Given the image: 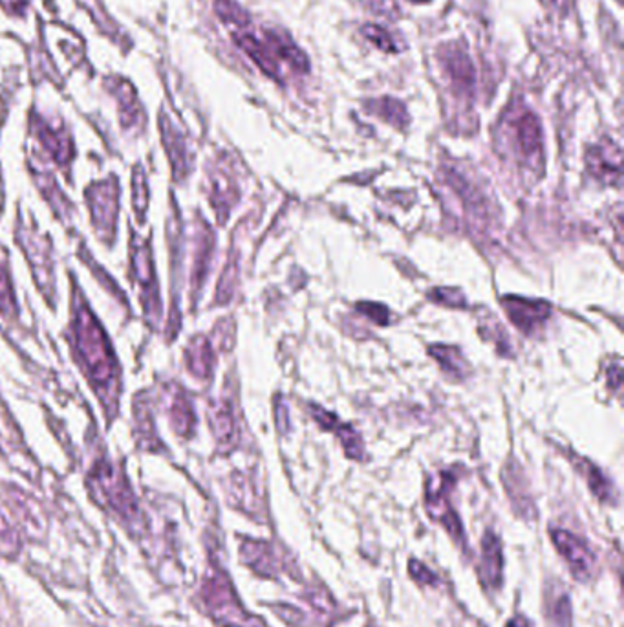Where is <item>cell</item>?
Wrapping results in <instances>:
<instances>
[{"label":"cell","instance_id":"obj_39","mask_svg":"<svg viewBox=\"0 0 624 627\" xmlns=\"http://www.w3.org/2000/svg\"><path fill=\"white\" fill-rule=\"evenodd\" d=\"M546 2H549L553 8H559V10H564L566 4H568V0H546Z\"/></svg>","mask_w":624,"mask_h":627},{"label":"cell","instance_id":"obj_3","mask_svg":"<svg viewBox=\"0 0 624 627\" xmlns=\"http://www.w3.org/2000/svg\"><path fill=\"white\" fill-rule=\"evenodd\" d=\"M200 596L204 602L205 612L209 613V617L220 626L266 627L260 618L244 609L237 593L233 589L232 580L227 578L226 573H222L220 568H216L205 578Z\"/></svg>","mask_w":624,"mask_h":627},{"label":"cell","instance_id":"obj_2","mask_svg":"<svg viewBox=\"0 0 624 627\" xmlns=\"http://www.w3.org/2000/svg\"><path fill=\"white\" fill-rule=\"evenodd\" d=\"M232 32L235 43L248 54L249 60L273 79L280 82L282 66H290L295 72H308L310 68L304 52L297 49V44L286 33L275 30L254 32L249 28V19L232 26Z\"/></svg>","mask_w":624,"mask_h":627},{"label":"cell","instance_id":"obj_11","mask_svg":"<svg viewBox=\"0 0 624 627\" xmlns=\"http://www.w3.org/2000/svg\"><path fill=\"white\" fill-rule=\"evenodd\" d=\"M240 556L243 562L262 578H275L277 574L282 573L280 557L275 554L273 545L266 541H244L240 545Z\"/></svg>","mask_w":624,"mask_h":627},{"label":"cell","instance_id":"obj_20","mask_svg":"<svg viewBox=\"0 0 624 627\" xmlns=\"http://www.w3.org/2000/svg\"><path fill=\"white\" fill-rule=\"evenodd\" d=\"M162 135L163 144L168 149L169 160L173 163L174 174L176 179H183L187 173V155H185V146H183L182 136L173 129V125L162 114Z\"/></svg>","mask_w":624,"mask_h":627},{"label":"cell","instance_id":"obj_24","mask_svg":"<svg viewBox=\"0 0 624 627\" xmlns=\"http://www.w3.org/2000/svg\"><path fill=\"white\" fill-rule=\"evenodd\" d=\"M112 93L118 96L119 104H121V118H123V125H136V119L140 116V107H138V102H136L135 93L130 88L129 83H125L123 79H116V85H114Z\"/></svg>","mask_w":624,"mask_h":627},{"label":"cell","instance_id":"obj_18","mask_svg":"<svg viewBox=\"0 0 624 627\" xmlns=\"http://www.w3.org/2000/svg\"><path fill=\"white\" fill-rule=\"evenodd\" d=\"M169 417L173 424L174 432L180 433L182 437H189L194 429V412L191 407V402L187 396L183 395L182 391H171V398H169Z\"/></svg>","mask_w":624,"mask_h":627},{"label":"cell","instance_id":"obj_26","mask_svg":"<svg viewBox=\"0 0 624 627\" xmlns=\"http://www.w3.org/2000/svg\"><path fill=\"white\" fill-rule=\"evenodd\" d=\"M587 477L588 485L592 488V492L595 493L601 501L614 503V488H612V482L603 476V471L599 470L598 466L588 465Z\"/></svg>","mask_w":624,"mask_h":627},{"label":"cell","instance_id":"obj_5","mask_svg":"<svg viewBox=\"0 0 624 627\" xmlns=\"http://www.w3.org/2000/svg\"><path fill=\"white\" fill-rule=\"evenodd\" d=\"M88 206L92 211V222L103 243H112L116 237V222L119 211V188L116 180L92 184L87 191Z\"/></svg>","mask_w":624,"mask_h":627},{"label":"cell","instance_id":"obj_15","mask_svg":"<svg viewBox=\"0 0 624 627\" xmlns=\"http://www.w3.org/2000/svg\"><path fill=\"white\" fill-rule=\"evenodd\" d=\"M515 132H517L518 147L524 158L535 160L542 158V129L537 116L529 110L518 114L515 121Z\"/></svg>","mask_w":624,"mask_h":627},{"label":"cell","instance_id":"obj_23","mask_svg":"<svg viewBox=\"0 0 624 627\" xmlns=\"http://www.w3.org/2000/svg\"><path fill=\"white\" fill-rule=\"evenodd\" d=\"M431 354L437 358L438 362L442 363V368L452 376L463 379L469 373L467 362L463 360L456 347L434 346L431 347Z\"/></svg>","mask_w":624,"mask_h":627},{"label":"cell","instance_id":"obj_21","mask_svg":"<svg viewBox=\"0 0 624 627\" xmlns=\"http://www.w3.org/2000/svg\"><path fill=\"white\" fill-rule=\"evenodd\" d=\"M211 426H213L215 437L218 438V444L224 448H232L237 440V424L233 417L232 406L227 402L218 404L211 412Z\"/></svg>","mask_w":624,"mask_h":627},{"label":"cell","instance_id":"obj_37","mask_svg":"<svg viewBox=\"0 0 624 627\" xmlns=\"http://www.w3.org/2000/svg\"><path fill=\"white\" fill-rule=\"evenodd\" d=\"M277 410H279V418H277V422H279V427H280V432L284 433L286 432V412H284V407H282V404H280V402H277Z\"/></svg>","mask_w":624,"mask_h":627},{"label":"cell","instance_id":"obj_38","mask_svg":"<svg viewBox=\"0 0 624 627\" xmlns=\"http://www.w3.org/2000/svg\"><path fill=\"white\" fill-rule=\"evenodd\" d=\"M506 627H529V623L524 617H515L507 623Z\"/></svg>","mask_w":624,"mask_h":627},{"label":"cell","instance_id":"obj_30","mask_svg":"<svg viewBox=\"0 0 624 627\" xmlns=\"http://www.w3.org/2000/svg\"><path fill=\"white\" fill-rule=\"evenodd\" d=\"M132 188H135L136 195H138L135 201L136 213H138L140 222H143V215H146L147 210V196H149V193H147L146 174H143L141 169L136 171L135 179H132Z\"/></svg>","mask_w":624,"mask_h":627},{"label":"cell","instance_id":"obj_25","mask_svg":"<svg viewBox=\"0 0 624 627\" xmlns=\"http://www.w3.org/2000/svg\"><path fill=\"white\" fill-rule=\"evenodd\" d=\"M368 107H370L372 113L381 116L396 127H405V124H407V110L396 99H377Z\"/></svg>","mask_w":624,"mask_h":627},{"label":"cell","instance_id":"obj_28","mask_svg":"<svg viewBox=\"0 0 624 627\" xmlns=\"http://www.w3.org/2000/svg\"><path fill=\"white\" fill-rule=\"evenodd\" d=\"M21 545H19V535L15 530L11 529L10 523L4 520V516L0 514V556H15Z\"/></svg>","mask_w":624,"mask_h":627},{"label":"cell","instance_id":"obj_27","mask_svg":"<svg viewBox=\"0 0 624 627\" xmlns=\"http://www.w3.org/2000/svg\"><path fill=\"white\" fill-rule=\"evenodd\" d=\"M363 35H365L370 43L376 44L377 49L383 50V52H399V46L394 41L392 35L387 32V30H383L381 26H377V24H366L363 26Z\"/></svg>","mask_w":624,"mask_h":627},{"label":"cell","instance_id":"obj_13","mask_svg":"<svg viewBox=\"0 0 624 627\" xmlns=\"http://www.w3.org/2000/svg\"><path fill=\"white\" fill-rule=\"evenodd\" d=\"M312 415L324 429L334 432L341 438L348 457L356 460L363 459V440H361L359 435H357L356 429L351 424L341 422L340 418L335 417L334 413L324 412L323 407L319 406H312Z\"/></svg>","mask_w":624,"mask_h":627},{"label":"cell","instance_id":"obj_17","mask_svg":"<svg viewBox=\"0 0 624 627\" xmlns=\"http://www.w3.org/2000/svg\"><path fill=\"white\" fill-rule=\"evenodd\" d=\"M213 365H215V354L209 341L202 336L194 338L187 351V368L191 374L196 379L207 380L213 373Z\"/></svg>","mask_w":624,"mask_h":627},{"label":"cell","instance_id":"obj_33","mask_svg":"<svg viewBox=\"0 0 624 627\" xmlns=\"http://www.w3.org/2000/svg\"><path fill=\"white\" fill-rule=\"evenodd\" d=\"M357 310L365 314L366 318H370L372 321H376L377 325H388V310L383 305L363 301V304H357Z\"/></svg>","mask_w":624,"mask_h":627},{"label":"cell","instance_id":"obj_22","mask_svg":"<svg viewBox=\"0 0 624 627\" xmlns=\"http://www.w3.org/2000/svg\"><path fill=\"white\" fill-rule=\"evenodd\" d=\"M211 254H213V235L209 230L204 227L202 235L198 237V248H196V257H194L193 266V287L196 290L204 285L205 276L209 270Z\"/></svg>","mask_w":624,"mask_h":627},{"label":"cell","instance_id":"obj_29","mask_svg":"<svg viewBox=\"0 0 624 627\" xmlns=\"http://www.w3.org/2000/svg\"><path fill=\"white\" fill-rule=\"evenodd\" d=\"M0 310L8 314V316H13L17 310L10 277H8V272H6L2 265H0Z\"/></svg>","mask_w":624,"mask_h":627},{"label":"cell","instance_id":"obj_14","mask_svg":"<svg viewBox=\"0 0 624 627\" xmlns=\"http://www.w3.org/2000/svg\"><path fill=\"white\" fill-rule=\"evenodd\" d=\"M33 130L44 149L54 157L55 162L63 163V166L71 162L74 149H72L71 136L66 135L65 130L61 127H52L39 118H33Z\"/></svg>","mask_w":624,"mask_h":627},{"label":"cell","instance_id":"obj_16","mask_svg":"<svg viewBox=\"0 0 624 627\" xmlns=\"http://www.w3.org/2000/svg\"><path fill=\"white\" fill-rule=\"evenodd\" d=\"M502 568H504V557H502L501 540L493 532H487L482 540V580L489 587H501Z\"/></svg>","mask_w":624,"mask_h":627},{"label":"cell","instance_id":"obj_7","mask_svg":"<svg viewBox=\"0 0 624 627\" xmlns=\"http://www.w3.org/2000/svg\"><path fill=\"white\" fill-rule=\"evenodd\" d=\"M132 270H135L136 281L141 288V301L146 307V314L158 323L162 304L158 296L157 276H154V265H152L151 248L143 244H136L132 252Z\"/></svg>","mask_w":624,"mask_h":627},{"label":"cell","instance_id":"obj_34","mask_svg":"<svg viewBox=\"0 0 624 627\" xmlns=\"http://www.w3.org/2000/svg\"><path fill=\"white\" fill-rule=\"evenodd\" d=\"M410 576L420 582L423 585H434L437 584V576L429 571V568L420 562H410Z\"/></svg>","mask_w":624,"mask_h":627},{"label":"cell","instance_id":"obj_10","mask_svg":"<svg viewBox=\"0 0 624 627\" xmlns=\"http://www.w3.org/2000/svg\"><path fill=\"white\" fill-rule=\"evenodd\" d=\"M588 169L595 179L604 184L620 185L621 149L615 144H603L590 149L587 157Z\"/></svg>","mask_w":624,"mask_h":627},{"label":"cell","instance_id":"obj_35","mask_svg":"<svg viewBox=\"0 0 624 627\" xmlns=\"http://www.w3.org/2000/svg\"><path fill=\"white\" fill-rule=\"evenodd\" d=\"M553 620L560 627H566V624L570 620V598L568 596H562L557 602V606L553 609Z\"/></svg>","mask_w":624,"mask_h":627},{"label":"cell","instance_id":"obj_19","mask_svg":"<svg viewBox=\"0 0 624 627\" xmlns=\"http://www.w3.org/2000/svg\"><path fill=\"white\" fill-rule=\"evenodd\" d=\"M238 191L229 179V174L224 171L213 177V191H211V202L215 206L216 213L220 216V221H226L227 213L232 210L233 204L237 202Z\"/></svg>","mask_w":624,"mask_h":627},{"label":"cell","instance_id":"obj_4","mask_svg":"<svg viewBox=\"0 0 624 627\" xmlns=\"http://www.w3.org/2000/svg\"><path fill=\"white\" fill-rule=\"evenodd\" d=\"M92 487L101 496L108 509L114 510L125 523L136 524L138 521V507L135 493L121 471L116 470L107 460H103L92 470Z\"/></svg>","mask_w":624,"mask_h":627},{"label":"cell","instance_id":"obj_12","mask_svg":"<svg viewBox=\"0 0 624 627\" xmlns=\"http://www.w3.org/2000/svg\"><path fill=\"white\" fill-rule=\"evenodd\" d=\"M442 63L445 66L447 76L451 79V87L458 94H471L474 91V66L473 61L469 60L465 50L460 46H447L445 54L442 55Z\"/></svg>","mask_w":624,"mask_h":627},{"label":"cell","instance_id":"obj_6","mask_svg":"<svg viewBox=\"0 0 624 627\" xmlns=\"http://www.w3.org/2000/svg\"><path fill=\"white\" fill-rule=\"evenodd\" d=\"M19 243L22 244L28 259L32 263L37 287L43 290L44 296L54 298V272H52L54 268L50 257V244L39 237V233L33 227L26 226H19Z\"/></svg>","mask_w":624,"mask_h":627},{"label":"cell","instance_id":"obj_1","mask_svg":"<svg viewBox=\"0 0 624 627\" xmlns=\"http://www.w3.org/2000/svg\"><path fill=\"white\" fill-rule=\"evenodd\" d=\"M72 336H74V351L77 362L88 374L97 396L101 398L103 406H107L110 418L116 413V401L119 391V365L114 357L112 347L103 332L101 327L94 318L92 310L83 304L77 296V307L74 305V319H72Z\"/></svg>","mask_w":624,"mask_h":627},{"label":"cell","instance_id":"obj_32","mask_svg":"<svg viewBox=\"0 0 624 627\" xmlns=\"http://www.w3.org/2000/svg\"><path fill=\"white\" fill-rule=\"evenodd\" d=\"M235 277H237V265L232 263L227 265L226 272H224V277L220 279V287H218V304H227L229 298H232L233 288H235Z\"/></svg>","mask_w":624,"mask_h":627},{"label":"cell","instance_id":"obj_31","mask_svg":"<svg viewBox=\"0 0 624 627\" xmlns=\"http://www.w3.org/2000/svg\"><path fill=\"white\" fill-rule=\"evenodd\" d=\"M432 301L437 304L445 305V307H451V309H462L465 307V298L458 290H451V288H437L431 293Z\"/></svg>","mask_w":624,"mask_h":627},{"label":"cell","instance_id":"obj_9","mask_svg":"<svg viewBox=\"0 0 624 627\" xmlns=\"http://www.w3.org/2000/svg\"><path fill=\"white\" fill-rule=\"evenodd\" d=\"M502 307L512 319V323L517 325L518 330H523L524 334L528 336L535 334L551 316V305L538 299L506 296L502 298Z\"/></svg>","mask_w":624,"mask_h":627},{"label":"cell","instance_id":"obj_8","mask_svg":"<svg viewBox=\"0 0 624 627\" xmlns=\"http://www.w3.org/2000/svg\"><path fill=\"white\" fill-rule=\"evenodd\" d=\"M551 540H553L557 551L562 554L566 563H568L571 574L577 580L590 578V574H592L593 567H595V556L590 551V546L581 538H577L575 534H571L568 530H551Z\"/></svg>","mask_w":624,"mask_h":627},{"label":"cell","instance_id":"obj_36","mask_svg":"<svg viewBox=\"0 0 624 627\" xmlns=\"http://www.w3.org/2000/svg\"><path fill=\"white\" fill-rule=\"evenodd\" d=\"M0 4L4 6L6 10L11 11V13H17V11L24 10L26 0H0Z\"/></svg>","mask_w":624,"mask_h":627}]
</instances>
